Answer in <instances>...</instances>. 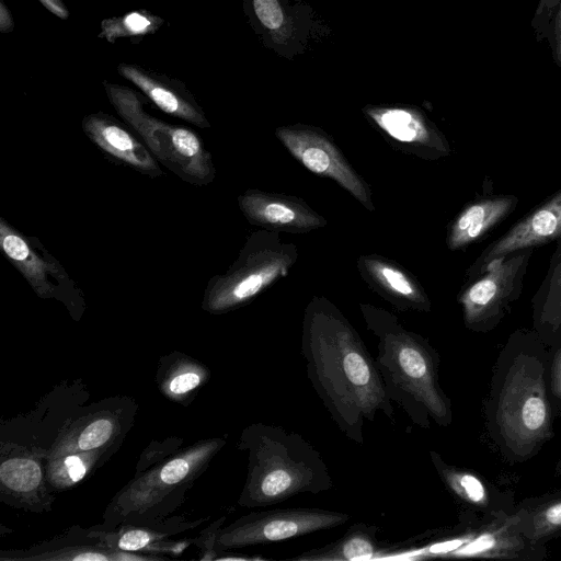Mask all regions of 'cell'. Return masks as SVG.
<instances>
[{
	"instance_id": "4316f807",
	"label": "cell",
	"mask_w": 561,
	"mask_h": 561,
	"mask_svg": "<svg viewBox=\"0 0 561 561\" xmlns=\"http://www.w3.org/2000/svg\"><path fill=\"white\" fill-rule=\"evenodd\" d=\"M119 71L164 113L199 128L210 126L204 112L192 98L152 79L134 67L123 66Z\"/></svg>"
},
{
	"instance_id": "e575fe53",
	"label": "cell",
	"mask_w": 561,
	"mask_h": 561,
	"mask_svg": "<svg viewBox=\"0 0 561 561\" xmlns=\"http://www.w3.org/2000/svg\"><path fill=\"white\" fill-rule=\"evenodd\" d=\"M547 38L549 39L553 61L561 67V0L551 19Z\"/></svg>"
},
{
	"instance_id": "603a6c76",
	"label": "cell",
	"mask_w": 561,
	"mask_h": 561,
	"mask_svg": "<svg viewBox=\"0 0 561 561\" xmlns=\"http://www.w3.org/2000/svg\"><path fill=\"white\" fill-rule=\"evenodd\" d=\"M517 202L514 195H497L470 203L449 227L446 239L448 248L455 251L477 242L506 218L515 209Z\"/></svg>"
},
{
	"instance_id": "83f0119b",
	"label": "cell",
	"mask_w": 561,
	"mask_h": 561,
	"mask_svg": "<svg viewBox=\"0 0 561 561\" xmlns=\"http://www.w3.org/2000/svg\"><path fill=\"white\" fill-rule=\"evenodd\" d=\"M430 457L437 474L456 497L474 506L486 505V489L474 473L446 463L434 450L430 451Z\"/></svg>"
},
{
	"instance_id": "2e32d148",
	"label": "cell",
	"mask_w": 561,
	"mask_h": 561,
	"mask_svg": "<svg viewBox=\"0 0 561 561\" xmlns=\"http://www.w3.org/2000/svg\"><path fill=\"white\" fill-rule=\"evenodd\" d=\"M105 545L90 528L73 525L61 534L24 549L0 551V561H162Z\"/></svg>"
},
{
	"instance_id": "7c38bea8",
	"label": "cell",
	"mask_w": 561,
	"mask_h": 561,
	"mask_svg": "<svg viewBox=\"0 0 561 561\" xmlns=\"http://www.w3.org/2000/svg\"><path fill=\"white\" fill-rule=\"evenodd\" d=\"M275 135L310 172L335 181L366 209L375 210L370 186L327 133L313 126L293 125L277 128Z\"/></svg>"
},
{
	"instance_id": "7402d4cb",
	"label": "cell",
	"mask_w": 561,
	"mask_h": 561,
	"mask_svg": "<svg viewBox=\"0 0 561 561\" xmlns=\"http://www.w3.org/2000/svg\"><path fill=\"white\" fill-rule=\"evenodd\" d=\"M210 377L211 371L204 363L183 352L172 351L159 358L154 380L165 399L187 407Z\"/></svg>"
},
{
	"instance_id": "d6a6232c",
	"label": "cell",
	"mask_w": 561,
	"mask_h": 561,
	"mask_svg": "<svg viewBox=\"0 0 561 561\" xmlns=\"http://www.w3.org/2000/svg\"><path fill=\"white\" fill-rule=\"evenodd\" d=\"M561 528V500L554 501L534 517V537L539 538Z\"/></svg>"
},
{
	"instance_id": "1f68e13d",
	"label": "cell",
	"mask_w": 561,
	"mask_h": 561,
	"mask_svg": "<svg viewBox=\"0 0 561 561\" xmlns=\"http://www.w3.org/2000/svg\"><path fill=\"white\" fill-rule=\"evenodd\" d=\"M227 515L215 519L210 525L204 528L197 537L192 538L193 545L198 549V560L216 559V540L220 529L225 526Z\"/></svg>"
},
{
	"instance_id": "d4e9b609",
	"label": "cell",
	"mask_w": 561,
	"mask_h": 561,
	"mask_svg": "<svg viewBox=\"0 0 561 561\" xmlns=\"http://www.w3.org/2000/svg\"><path fill=\"white\" fill-rule=\"evenodd\" d=\"M122 445L60 455L46 459V479L55 492L70 490L88 480L113 457Z\"/></svg>"
},
{
	"instance_id": "5bb4252c",
	"label": "cell",
	"mask_w": 561,
	"mask_h": 561,
	"mask_svg": "<svg viewBox=\"0 0 561 561\" xmlns=\"http://www.w3.org/2000/svg\"><path fill=\"white\" fill-rule=\"evenodd\" d=\"M45 463L41 454L0 442V501L31 513L50 512L56 493L47 483Z\"/></svg>"
},
{
	"instance_id": "ba28073f",
	"label": "cell",
	"mask_w": 561,
	"mask_h": 561,
	"mask_svg": "<svg viewBox=\"0 0 561 561\" xmlns=\"http://www.w3.org/2000/svg\"><path fill=\"white\" fill-rule=\"evenodd\" d=\"M350 518L347 513L319 507L254 511L220 529L215 546V560L228 550L279 542L340 527Z\"/></svg>"
},
{
	"instance_id": "74e56055",
	"label": "cell",
	"mask_w": 561,
	"mask_h": 561,
	"mask_svg": "<svg viewBox=\"0 0 561 561\" xmlns=\"http://www.w3.org/2000/svg\"><path fill=\"white\" fill-rule=\"evenodd\" d=\"M42 3L53 13L58 15L59 18H66L68 15L65 7L60 2V0H41Z\"/></svg>"
},
{
	"instance_id": "44dd1931",
	"label": "cell",
	"mask_w": 561,
	"mask_h": 561,
	"mask_svg": "<svg viewBox=\"0 0 561 561\" xmlns=\"http://www.w3.org/2000/svg\"><path fill=\"white\" fill-rule=\"evenodd\" d=\"M356 266L368 287L398 310L431 311V300L424 287L398 262L378 254H365L358 257Z\"/></svg>"
},
{
	"instance_id": "4dcf8cb0",
	"label": "cell",
	"mask_w": 561,
	"mask_h": 561,
	"mask_svg": "<svg viewBox=\"0 0 561 561\" xmlns=\"http://www.w3.org/2000/svg\"><path fill=\"white\" fill-rule=\"evenodd\" d=\"M253 8L261 23L272 33L288 35L285 15L277 0H253Z\"/></svg>"
},
{
	"instance_id": "9a60e30c",
	"label": "cell",
	"mask_w": 561,
	"mask_h": 561,
	"mask_svg": "<svg viewBox=\"0 0 561 561\" xmlns=\"http://www.w3.org/2000/svg\"><path fill=\"white\" fill-rule=\"evenodd\" d=\"M208 519V516L195 517L183 514L146 524H123L112 529H98L92 526L89 528L110 547L170 560L181 556L193 545L192 539L173 537L192 530Z\"/></svg>"
},
{
	"instance_id": "e0dca14e",
	"label": "cell",
	"mask_w": 561,
	"mask_h": 561,
	"mask_svg": "<svg viewBox=\"0 0 561 561\" xmlns=\"http://www.w3.org/2000/svg\"><path fill=\"white\" fill-rule=\"evenodd\" d=\"M365 113L390 146L423 160L450 153L445 136L422 112L411 107H367Z\"/></svg>"
},
{
	"instance_id": "9c48e42d",
	"label": "cell",
	"mask_w": 561,
	"mask_h": 561,
	"mask_svg": "<svg viewBox=\"0 0 561 561\" xmlns=\"http://www.w3.org/2000/svg\"><path fill=\"white\" fill-rule=\"evenodd\" d=\"M0 248L36 296L57 300L75 321L81 320L87 309L82 289L39 239L22 233L0 217Z\"/></svg>"
},
{
	"instance_id": "f546056e",
	"label": "cell",
	"mask_w": 561,
	"mask_h": 561,
	"mask_svg": "<svg viewBox=\"0 0 561 561\" xmlns=\"http://www.w3.org/2000/svg\"><path fill=\"white\" fill-rule=\"evenodd\" d=\"M184 443L185 438L179 436H169L161 440L153 439L140 454L136 463L135 473L142 472L163 461L179 451Z\"/></svg>"
},
{
	"instance_id": "d6986e66",
	"label": "cell",
	"mask_w": 561,
	"mask_h": 561,
	"mask_svg": "<svg viewBox=\"0 0 561 561\" xmlns=\"http://www.w3.org/2000/svg\"><path fill=\"white\" fill-rule=\"evenodd\" d=\"M81 126L88 139L114 163L150 179L163 174L160 163L129 125L98 112L87 115Z\"/></svg>"
},
{
	"instance_id": "ac0fdd59",
	"label": "cell",
	"mask_w": 561,
	"mask_h": 561,
	"mask_svg": "<svg viewBox=\"0 0 561 561\" xmlns=\"http://www.w3.org/2000/svg\"><path fill=\"white\" fill-rule=\"evenodd\" d=\"M237 201L245 219L263 229L307 233L328 224L322 215L297 196L249 188Z\"/></svg>"
},
{
	"instance_id": "7a4b0ae2",
	"label": "cell",
	"mask_w": 561,
	"mask_h": 561,
	"mask_svg": "<svg viewBox=\"0 0 561 561\" xmlns=\"http://www.w3.org/2000/svg\"><path fill=\"white\" fill-rule=\"evenodd\" d=\"M359 309L367 329L377 337L375 363L388 398L421 428L430 427V419L447 426L451 407L438 381L439 357L434 347L393 313L364 302Z\"/></svg>"
},
{
	"instance_id": "836d02e7",
	"label": "cell",
	"mask_w": 561,
	"mask_h": 561,
	"mask_svg": "<svg viewBox=\"0 0 561 561\" xmlns=\"http://www.w3.org/2000/svg\"><path fill=\"white\" fill-rule=\"evenodd\" d=\"M559 1L560 0H539L533 21L537 36L547 38L550 22Z\"/></svg>"
},
{
	"instance_id": "277c9868",
	"label": "cell",
	"mask_w": 561,
	"mask_h": 561,
	"mask_svg": "<svg viewBox=\"0 0 561 561\" xmlns=\"http://www.w3.org/2000/svg\"><path fill=\"white\" fill-rule=\"evenodd\" d=\"M226 443V436L203 438L147 470L134 473L106 505L102 523L92 527L112 529L171 516L184 504L190 490Z\"/></svg>"
},
{
	"instance_id": "6da1fadb",
	"label": "cell",
	"mask_w": 561,
	"mask_h": 561,
	"mask_svg": "<svg viewBox=\"0 0 561 561\" xmlns=\"http://www.w3.org/2000/svg\"><path fill=\"white\" fill-rule=\"evenodd\" d=\"M301 354L312 388L347 439L363 445L365 422H374L378 412L394 421L375 358L348 319L325 297L313 296L305 309Z\"/></svg>"
},
{
	"instance_id": "d590c367",
	"label": "cell",
	"mask_w": 561,
	"mask_h": 561,
	"mask_svg": "<svg viewBox=\"0 0 561 561\" xmlns=\"http://www.w3.org/2000/svg\"><path fill=\"white\" fill-rule=\"evenodd\" d=\"M125 28L133 34L145 33L149 30L151 22L140 13H130L123 20Z\"/></svg>"
},
{
	"instance_id": "3957f363",
	"label": "cell",
	"mask_w": 561,
	"mask_h": 561,
	"mask_svg": "<svg viewBox=\"0 0 561 561\" xmlns=\"http://www.w3.org/2000/svg\"><path fill=\"white\" fill-rule=\"evenodd\" d=\"M237 449L248 459L237 501L243 508L267 507L298 494H319L333 488L320 451L296 432L254 422L242 430Z\"/></svg>"
},
{
	"instance_id": "8992f818",
	"label": "cell",
	"mask_w": 561,
	"mask_h": 561,
	"mask_svg": "<svg viewBox=\"0 0 561 561\" xmlns=\"http://www.w3.org/2000/svg\"><path fill=\"white\" fill-rule=\"evenodd\" d=\"M106 92L116 112L160 164L192 185L206 186L214 182L213 154L196 131L152 116L145 108L146 102L129 89L106 84Z\"/></svg>"
},
{
	"instance_id": "cb8c5ba5",
	"label": "cell",
	"mask_w": 561,
	"mask_h": 561,
	"mask_svg": "<svg viewBox=\"0 0 561 561\" xmlns=\"http://www.w3.org/2000/svg\"><path fill=\"white\" fill-rule=\"evenodd\" d=\"M379 528L366 523L353 524L346 533L330 543L309 549L290 558L295 561H373L383 549L377 538Z\"/></svg>"
},
{
	"instance_id": "5b68a950",
	"label": "cell",
	"mask_w": 561,
	"mask_h": 561,
	"mask_svg": "<svg viewBox=\"0 0 561 561\" xmlns=\"http://www.w3.org/2000/svg\"><path fill=\"white\" fill-rule=\"evenodd\" d=\"M297 257V247L284 242L279 232L263 228L253 231L227 271L207 282L202 309L219 316L249 305L279 278L287 276Z\"/></svg>"
},
{
	"instance_id": "ffe728a7",
	"label": "cell",
	"mask_w": 561,
	"mask_h": 561,
	"mask_svg": "<svg viewBox=\"0 0 561 561\" xmlns=\"http://www.w3.org/2000/svg\"><path fill=\"white\" fill-rule=\"evenodd\" d=\"M561 239V191L517 221L485 249L468 270L469 279L493 260Z\"/></svg>"
},
{
	"instance_id": "30bf717a",
	"label": "cell",
	"mask_w": 561,
	"mask_h": 561,
	"mask_svg": "<svg viewBox=\"0 0 561 561\" xmlns=\"http://www.w3.org/2000/svg\"><path fill=\"white\" fill-rule=\"evenodd\" d=\"M90 399L81 379H65L46 392L27 412L0 420V442L26 447L46 457L65 425Z\"/></svg>"
},
{
	"instance_id": "484cf974",
	"label": "cell",
	"mask_w": 561,
	"mask_h": 561,
	"mask_svg": "<svg viewBox=\"0 0 561 561\" xmlns=\"http://www.w3.org/2000/svg\"><path fill=\"white\" fill-rule=\"evenodd\" d=\"M518 518L497 519L478 530L451 558L512 559L523 549L517 533Z\"/></svg>"
},
{
	"instance_id": "4fadbf2b",
	"label": "cell",
	"mask_w": 561,
	"mask_h": 561,
	"mask_svg": "<svg viewBox=\"0 0 561 561\" xmlns=\"http://www.w3.org/2000/svg\"><path fill=\"white\" fill-rule=\"evenodd\" d=\"M531 253L527 249L495 259L469 279L458 297L467 327L482 325L518 296Z\"/></svg>"
},
{
	"instance_id": "8fae6325",
	"label": "cell",
	"mask_w": 561,
	"mask_h": 561,
	"mask_svg": "<svg viewBox=\"0 0 561 561\" xmlns=\"http://www.w3.org/2000/svg\"><path fill=\"white\" fill-rule=\"evenodd\" d=\"M129 396H112L83 405L65 425L47 458L123 445L138 412Z\"/></svg>"
},
{
	"instance_id": "f1b7e54d",
	"label": "cell",
	"mask_w": 561,
	"mask_h": 561,
	"mask_svg": "<svg viewBox=\"0 0 561 561\" xmlns=\"http://www.w3.org/2000/svg\"><path fill=\"white\" fill-rule=\"evenodd\" d=\"M554 264L546 283L541 318L557 329L561 323V254L554 257Z\"/></svg>"
},
{
	"instance_id": "8d00e7d4",
	"label": "cell",
	"mask_w": 561,
	"mask_h": 561,
	"mask_svg": "<svg viewBox=\"0 0 561 561\" xmlns=\"http://www.w3.org/2000/svg\"><path fill=\"white\" fill-rule=\"evenodd\" d=\"M553 387L556 392L561 397V350L556 356L553 366Z\"/></svg>"
},
{
	"instance_id": "52a82bcc",
	"label": "cell",
	"mask_w": 561,
	"mask_h": 561,
	"mask_svg": "<svg viewBox=\"0 0 561 561\" xmlns=\"http://www.w3.org/2000/svg\"><path fill=\"white\" fill-rule=\"evenodd\" d=\"M497 423L507 445L525 454L550 432L551 415L542 366L520 356L511 366L500 393Z\"/></svg>"
}]
</instances>
